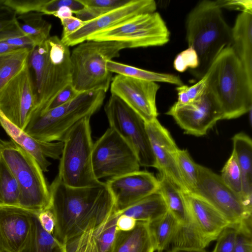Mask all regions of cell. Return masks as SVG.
Here are the masks:
<instances>
[{"instance_id":"obj_53","label":"cell","mask_w":252,"mask_h":252,"mask_svg":"<svg viewBox=\"0 0 252 252\" xmlns=\"http://www.w3.org/2000/svg\"><path fill=\"white\" fill-rule=\"evenodd\" d=\"M169 252H207L204 249L172 248Z\"/></svg>"},{"instance_id":"obj_36","label":"cell","mask_w":252,"mask_h":252,"mask_svg":"<svg viewBox=\"0 0 252 252\" xmlns=\"http://www.w3.org/2000/svg\"><path fill=\"white\" fill-rule=\"evenodd\" d=\"M220 176L225 185L242 199V173L236 156L233 151L223 167Z\"/></svg>"},{"instance_id":"obj_18","label":"cell","mask_w":252,"mask_h":252,"mask_svg":"<svg viewBox=\"0 0 252 252\" xmlns=\"http://www.w3.org/2000/svg\"><path fill=\"white\" fill-rule=\"evenodd\" d=\"M146 129L159 173L167 176L183 192L186 189L181 178L176 160L179 148L169 131L156 119L146 123Z\"/></svg>"},{"instance_id":"obj_23","label":"cell","mask_w":252,"mask_h":252,"mask_svg":"<svg viewBox=\"0 0 252 252\" xmlns=\"http://www.w3.org/2000/svg\"><path fill=\"white\" fill-rule=\"evenodd\" d=\"M231 46L252 82V13L241 12L231 28Z\"/></svg>"},{"instance_id":"obj_5","label":"cell","mask_w":252,"mask_h":252,"mask_svg":"<svg viewBox=\"0 0 252 252\" xmlns=\"http://www.w3.org/2000/svg\"><path fill=\"white\" fill-rule=\"evenodd\" d=\"M125 48V43L117 41L87 40L77 45L70 56L72 86L79 93H106L112 80L106 62L119 57Z\"/></svg>"},{"instance_id":"obj_39","label":"cell","mask_w":252,"mask_h":252,"mask_svg":"<svg viewBox=\"0 0 252 252\" xmlns=\"http://www.w3.org/2000/svg\"><path fill=\"white\" fill-rule=\"evenodd\" d=\"M234 252H252V220L237 225Z\"/></svg>"},{"instance_id":"obj_54","label":"cell","mask_w":252,"mask_h":252,"mask_svg":"<svg viewBox=\"0 0 252 252\" xmlns=\"http://www.w3.org/2000/svg\"><path fill=\"white\" fill-rule=\"evenodd\" d=\"M5 0H0V5L4 4Z\"/></svg>"},{"instance_id":"obj_21","label":"cell","mask_w":252,"mask_h":252,"mask_svg":"<svg viewBox=\"0 0 252 252\" xmlns=\"http://www.w3.org/2000/svg\"><path fill=\"white\" fill-rule=\"evenodd\" d=\"M190 221L210 242L216 240L230 223L219 212L202 199L183 192Z\"/></svg>"},{"instance_id":"obj_14","label":"cell","mask_w":252,"mask_h":252,"mask_svg":"<svg viewBox=\"0 0 252 252\" xmlns=\"http://www.w3.org/2000/svg\"><path fill=\"white\" fill-rule=\"evenodd\" d=\"M166 114L172 116L186 134L196 136L205 135L218 121L223 120L221 107L208 84L199 98L185 105L175 103Z\"/></svg>"},{"instance_id":"obj_52","label":"cell","mask_w":252,"mask_h":252,"mask_svg":"<svg viewBox=\"0 0 252 252\" xmlns=\"http://www.w3.org/2000/svg\"><path fill=\"white\" fill-rule=\"evenodd\" d=\"M17 49L18 48L11 46L4 42L0 41V55L11 52Z\"/></svg>"},{"instance_id":"obj_41","label":"cell","mask_w":252,"mask_h":252,"mask_svg":"<svg viewBox=\"0 0 252 252\" xmlns=\"http://www.w3.org/2000/svg\"><path fill=\"white\" fill-rule=\"evenodd\" d=\"M237 232V225L226 227L217 238L212 252H234Z\"/></svg>"},{"instance_id":"obj_28","label":"cell","mask_w":252,"mask_h":252,"mask_svg":"<svg viewBox=\"0 0 252 252\" xmlns=\"http://www.w3.org/2000/svg\"><path fill=\"white\" fill-rule=\"evenodd\" d=\"M21 252H67L66 247L41 225L37 213L32 212L30 233Z\"/></svg>"},{"instance_id":"obj_25","label":"cell","mask_w":252,"mask_h":252,"mask_svg":"<svg viewBox=\"0 0 252 252\" xmlns=\"http://www.w3.org/2000/svg\"><path fill=\"white\" fill-rule=\"evenodd\" d=\"M149 223L136 221L129 231L118 230L111 252H155Z\"/></svg>"},{"instance_id":"obj_9","label":"cell","mask_w":252,"mask_h":252,"mask_svg":"<svg viewBox=\"0 0 252 252\" xmlns=\"http://www.w3.org/2000/svg\"><path fill=\"white\" fill-rule=\"evenodd\" d=\"M170 33L160 14L157 12L138 15L109 29L94 34L87 40L117 41L127 48L162 46Z\"/></svg>"},{"instance_id":"obj_35","label":"cell","mask_w":252,"mask_h":252,"mask_svg":"<svg viewBox=\"0 0 252 252\" xmlns=\"http://www.w3.org/2000/svg\"><path fill=\"white\" fill-rule=\"evenodd\" d=\"M176 160L177 168L186 189V193H191L196 189L198 179V164L192 159L187 150L177 151Z\"/></svg>"},{"instance_id":"obj_7","label":"cell","mask_w":252,"mask_h":252,"mask_svg":"<svg viewBox=\"0 0 252 252\" xmlns=\"http://www.w3.org/2000/svg\"><path fill=\"white\" fill-rule=\"evenodd\" d=\"M0 155L19 186V206L36 213L50 209L49 187L35 159L11 139H0Z\"/></svg>"},{"instance_id":"obj_4","label":"cell","mask_w":252,"mask_h":252,"mask_svg":"<svg viewBox=\"0 0 252 252\" xmlns=\"http://www.w3.org/2000/svg\"><path fill=\"white\" fill-rule=\"evenodd\" d=\"M70 56L69 47L56 35L32 48L29 64L35 73L37 102L30 120L42 113L56 95L71 83Z\"/></svg>"},{"instance_id":"obj_47","label":"cell","mask_w":252,"mask_h":252,"mask_svg":"<svg viewBox=\"0 0 252 252\" xmlns=\"http://www.w3.org/2000/svg\"><path fill=\"white\" fill-rule=\"evenodd\" d=\"M17 20V14L9 7L0 5V33Z\"/></svg>"},{"instance_id":"obj_51","label":"cell","mask_w":252,"mask_h":252,"mask_svg":"<svg viewBox=\"0 0 252 252\" xmlns=\"http://www.w3.org/2000/svg\"><path fill=\"white\" fill-rule=\"evenodd\" d=\"M73 12L68 6H62L60 7L53 15L60 19H64L72 16Z\"/></svg>"},{"instance_id":"obj_49","label":"cell","mask_w":252,"mask_h":252,"mask_svg":"<svg viewBox=\"0 0 252 252\" xmlns=\"http://www.w3.org/2000/svg\"><path fill=\"white\" fill-rule=\"evenodd\" d=\"M136 221L133 218L124 215H119L117 221L118 230L129 231L135 226Z\"/></svg>"},{"instance_id":"obj_29","label":"cell","mask_w":252,"mask_h":252,"mask_svg":"<svg viewBox=\"0 0 252 252\" xmlns=\"http://www.w3.org/2000/svg\"><path fill=\"white\" fill-rule=\"evenodd\" d=\"M106 66L107 69L112 73L137 79L156 83H167L177 86L184 85L179 76L172 74L147 70L113 60L107 61Z\"/></svg>"},{"instance_id":"obj_42","label":"cell","mask_w":252,"mask_h":252,"mask_svg":"<svg viewBox=\"0 0 252 252\" xmlns=\"http://www.w3.org/2000/svg\"><path fill=\"white\" fill-rule=\"evenodd\" d=\"M79 93L73 88L71 83L68 84L56 95L40 115L67 103L76 97Z\"/></svg>"},{"instance_id":"obj_11","label":"cell","mask_w":252,"mask_h":252,"mask_svg":"<svg viewBox=\"0 0 252 252\" xmlns=\"http://www.w3.org/2000/svg\"><path fill=\"white\" fill-rule=\"evenodd\" d=\"M92 162L94 175L98 180L138 171L140 166L131 147L110 127L94 143Z\"/></svg>"},{"instance_id":"obj_33","label":"cell","mask_w":252,"mask_h":252,"mask_svg":"<svg viewBox=\"0 0 252 252\" xmlns=\"http://www.w3.org/2000/svg\"><path fill=\"white\" fill-rule=\"evenodd\" d=\"M210 243L190 221L180 224L170 246L171 249H204Z\"/></svg>"},{"instance_id":"obj_1","label":"cell","mask_w":252,"mask_h":252,"mask_svg":"<svg viewBox=\"0 0 252 252\" xmlns=\"http://www.w3.org/2000/svg\"><path fill=\"white\" fill-rule=\"evenodd\" d=\"M50 210L55 219L54 237L65 246L84 233L106 221L116 211L105 183L71 187L57 176L49 187Z\"/></svg>"},{"instance_id":"obj_46","label":"cell","mask_w":252,"mask_h":252,"mask_svg":"<svg viewBox=\"0 0 252 252\" xmlns=\"http://www.w3.org/2000/svg\"><path fill=\"white\" fill-rule=\"evenodd\" d=\"M208 76L207 71L196 83L191 86H188L187 91L190 102L199 98L204 94L207 87Z\"/></svg>"},{"instance_id":"obj_6","label":"cell","mask_w":252,"mask_h":252,"mask_svg":"<svg viewBox=\"0 0 252 252\" xmlns=\"http://www.w3.org/2000/svg\"><path fill=\"white\" fill-rule=\"evenodd\" d=\"M105 93L102 91L80 93L67 103L31 119L24 130L39 141H63L76 123L91 117L100 108Z\"/></svg>"},{"instance_id":"obj_22","label":"cell","mask_w":252,"mask_h":252,"mask_svg":"<svg viewBox=\"0 0 252 252\" xmlns=\"http://www.w3.org/2000/svg\"><path fill=\"white\" fill-rule=\"evenodd\" d=\"M116 211L103 223L69 242L67 252H111L117 232Z\"/></svg>"},{"instance_id":"obj_13","label":"cell","mask_w":252,"mask_h":252,"mask_svg":"<svg viewBox=\"0 0 252 252\" xmlns=\"http://www.w3.org/2000/svg\"><path fill=\"white\" fill-rule=\"evenodd\" d=\"M37 102L28 64L0 92V110L11 122L24 130Z\"/></svg>"},{"instance_id":"obj_27","label":"cell","mask_w":252,"mask_h":252,"mask_svg":"<svg viewBox=\"0 0 252 252\" xmlns=\"http://www.w3.org/2000/svg\"><path fill=\"white\" fill-rule=\"evenodd\" d=\"M167 211L163 198L158 191L141 199L118 213L121 215L131 217L136 221H144L150 223L161 218Z\"/></svg>"},{"instance_id":"obj_15","label":"cell","mask_w":252,"mask_h":252,"mask_svg":"<svg viewBox=\"0 0 252 252\" xmlns=\"http://www.w3.org/2000/svg\"><path fill=\"white\" fill-rule=\"evenodd\" d=\"M110 87L111 94L120 98L146 123L158 119L156 99L160 86L157 83L117 74Z\"/></svg>"},{"instance_id":"obj_44","label":"cell","mask_w":252,"mask_h":252,"mask_svg":"<svg viewBox=\"0 0 252 252\" xmlns=\"http://www.w3.org/2000/svg\"><path fill=\"white\" fill-rule=\"evenodd\" d=\"M60 21L63 26L61 39H64L73 33L79 30L86 23V22H84L73 16L68 18L60 19Z\"/></svg>"},{"instance_id":"obj_37","label":"cell","mask_w":252,"mask_h":252,"mask_svg":"<svg viewBox=\"0 0 252 252\" xmlns=\"http://www.w3.org/2000/svg\"><path fill=\"white\" fill-rule=\"evenodd\" d=\"M0 41L17 48H33V42L22 31L17 20L0 33Z\"/></svg>"},{"instance_id":"obj_17","label":"cell","mask_w":252,"mask_h":252,"mask_svg":"<svg viewBox=\"0 0 252 252\" xmlns=\"http://www.w3.org/2000/svg\"><path fill=\"white\" fill-rule=\"evenodd\" d=\"M115 202L117 213L141 199L157 192V178L147 171H138L109 179L105 183Z\"/></svg>"},{"instance_id":"obj_2","label":"cell","mask_w":252,"mask_h":252,"mask_svg":"<svg viewBox=\"0 0 252 252\" xmlns=\"http://www.w3.org/2000/svg\"><path fill=\"white\" fill-rule=\"evenodd\" d=\"M186 31L188 47L193 48L198 56L199 66L191 71L199 80L220 51L231 45V28L217 0H203L188 15Z\"/></svg>"},{"instance_id":"obj_12","label":"cell","mask_w":252,"mask_h":252,"mask_svg":"<svg viewBox=\"0 0 252 252\" xmlns=\"http://www.w3.org/2000/svg\"><path fill=\"white\" fill-rule=\"evenodd\" d=\"M189 193L211 206L230 225H238L252 220V211L245 206L240 197L225 185L220 175L205 166L198 164L196 188Z\"/></svg>"},{"instance_id":"obj_38","label":"cell","mask_w":252,"mask_h":252,"mask_svg":"<svg viewBox=\"0 0 252 252\" xmlns=\"http://www.w3.org/2000/svg\"><path fill=\"white\" fill-rule=\"evenodd\" d=\"M68 6L75 14L85 6L80 0H39L37 12L52 15L62 6Z\"/></svg>"},{"instance_id":"obj_10","label":"cell","mask_w":252,"mask_h":252,"mask_svg":"<svg viewBox=\"0 0 252 252\" xmlns=\"http://www.w3.org/2000/svg\"><path fill=\"white\" fill-rule=\"evenodd\" d=\"M110 127L135 152L140 166L155 168L146 122L120 98L112 94L104 106Z\"/></svg>"},{"instance_id":"obj_30","label":"cell","mask_w":252,"mask_h":252,"mask_svg":"<svg viewBox=\"0 0 252 252\" xmlns=\"http://www.w3.org/2000/svg\"><path fill=\"white\" fill-rule=\"evenodd\" d=\"M32 48H18L0 55V92L28 64Z\"/></svg>"},{"instance_id":"obj_45","label":"cell","mask_w":252,"mask_h":252,"mask_svg":"<svg viewBox=\"0 0 252 252\" xmlns=\"http://www.w3.org/2000/svg\"><path fill=\"white\" fill-rule=\"evenodd\" d=\"M220 7L252 13V0H217Z\"/></svg>"},{"instance_id":"obj_50","label":"cell","mask_w":252,"mask_h":252,"mask_svg":"<svg viewBox=\"0 0 252 252\" xmlns=\"http://www.w3.org/2000/svg\"><path fill=\"white\" fill-rule=\"evenodd\" d=\"M187 85L177 86L176 89L178 93V100L175 103L179 105H185L190 103V100L187 93Z\"/></svg>"},{"instance_id":"obj_34","label":"cell","mask_w":252,"mask_h":252,"mask_svg":"<svg viewBox=\"0 0 252 252\" xmlns=\"http://www.w3.org/2000/svg\"><path fill=\"white\" fill-rule=\"evenodd\" d=\"M19 197L17 181L0 155V206H19Z\"/></svg>"},{"instance_id":"obj_40","label":"cell","mask_w":252,"mask_h":252,"mask_svg":"<svg viewBox=\"0 0 252 252\" xmlns=\"http://www.w3.org/2000/svg\"><path fill=\"white\" fill-rule=\"evenodd\" d=\"M199 64L198 55L190 47L179 53L173 62L174 68L179 72H183L188 68L191 70L196 69Z\"/></svg>"},{"instance_id":"obj_24","label":"cell","mask_w":252,"mask_h":252,"mask_svg":"<svg viewBox=\"0 0 252 252\" xmlns=\"http://www.w3.org/2000/svg\"><path fill=\"white\" fill-rule=\"evenodd\" d=\"M233 152L239 165L242 176V199L245 206L252 211V141L244 132L232 138Z\"/></svg>"},{"instance_id":"obj_16","label":"cell","mask_w":252,"mask_h":252,"mask_svg":"<svg viewBox=\"0 0 252 252\" xmlns=\"http://www.w3.org/2000/svg\"><path fill=\"white\" fill-rule=\"evenodd\" d=\"M154 0H131L126 4L86 22L79 30L62 41L67 46L78 45L101 31L120 25L139 14L156 11Z\"/></svg>"},{"instance_id":"obj_32","label":"cell","mask_w":252,"mask_h":252,"mask_svg":"<svg viewBox=\"0 0 252 252\" xmlns=\"http://www.w3.org/2000/svg\"><path fill=\"white\" fill-rule=\"evenodd\" d=\"M43 15L42 13L32 12L17 17L22 22L19 23L22 31L34 46L42 44L51 36L52 25L43 18Z\"/></svg>"},{"instance_id":"obj_48","label":"cell","mask_w":252,"mask_h":252,"mask_svg":"<svg viewBox=\"0 0 252 252\" xmlns=\"http://www.w3.org/2000/svg\"><path fill=\"white\" fill-rule=\"evenodd\" d=\"M37 217L43 228L53 234L55 227V219L50 209L46 210L37 213Z\"/></svg>"},{"instance_id":"obj_26","label":"cell","mask_w":252,"mask_h":252,"mask_svg":"<svg viewBox=\"0 0 252 252\" xmlns=\"http://www.w3.org/2000/svg\"><path fill=\"white\" fill-rule=\"evenodd\" d=\"M158 192L162 196L167 211L180 224H187L190 220L183 192L165 175L159 173Z\"/></svg>"},{"instance_id":"obj_19","label":"cell","mask_w":252,"mask_h":252,"mask_svg":"<svg viewBox=\"0 0 252 252\" xmlns=\"http://www.w3.org/2000/svg\"><path fill=\"white\" fill-rule=\"evenodd\" d=\"M32 212L18 206H0V252H21L29 237Z\"/></svg>"},{"instance_id":"obj_20","label":"cell","mask_w":252,"mask_h":252,"mask_svg":"<svg viewBox=\"0 0 252 252\" xmlns=\"http://www.w3.org/2000/svg\"><path fill=\"white\" fill-rule=\"evenodd\" d=\"M0 125L11 140L35 159L43 172H47L51 164L47 158L60 159L63 141L48 142L36 139L11 122L0 110Z\"/></svg>"},{"instance_id":"obj_8","label":"cell","mask_w":252,"mask_h":252,"mask_svg":"<svg viewBox=\"0 0 252 252\" xmlns=\"http://www.w3.org/2000/svg\"><path fill=\"white\" fill-rule=\"evenodd\" d=\"M91 117L76 123L65 135L57 177L71 187H86L101 182L95 177L92 167L93 142Z\"/></svg>"},{"instance_id":"obj_3","label":"cell","mask_w":252,"mask_h":252,"mask_svg":"<svg viewBox=\"0 0 252 252\" xmlns=\"http://www.w3.org/2000/svg\"><path fill=\"white\" fill-rule=\"evenodd\" d=\"M207 72L208 87L221 107L223 120L238 118L252 110V82L231 45L220 51Z\"/></svg>"},{"instance_id":"obj_31","label":"cell","mask_w":252,"mask_h":252,"mask_svg":"<svg viewBox=\"0 0 252 252\" xmlns=\"http://www.w3.org/2000/svg\"><path fill=\"white\" fill-rule=\"evenodd\" d=\"M180 224L168 211L149 223L155 251L163 252L168 249Z\"/></svg>"},{"instance_id":"obj_43","label":"cell","mask_w":252,"mask_h":252,"mask_svg":"<svg viewBox=\"0 0 252 252\" xmlns=\"http://www.w3.org/2000/svg\"><path fill=\"white\" fill-rule=\"evenodd\" d=\"M85 6L97 7L105 13L123 6L131 0H80Z\"/></svg>"}]
</instances>
